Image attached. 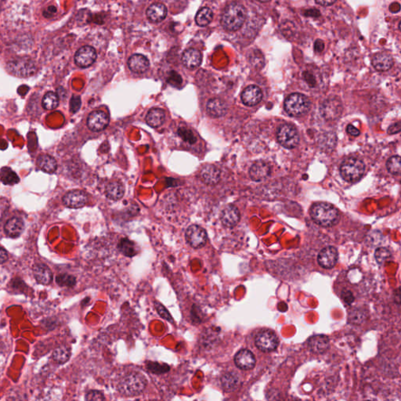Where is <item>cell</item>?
<instances>
[{
    "label": "cell",
    "mask_w": 401,
    "mask_h": 401,
    "mask_svg": "<svg viewBox=\"0 0 401 401\" xmlns=\"http://www.w3.org/2000/svg\"><path fill=\"white\" fill-rule=\"evenodd\" d=\"M311 217L316 224L329 227L339 220V214L336 208L328 203H316L310 210Z\"/></svg>",
    "instance_id": "6da1fadb"
},
{
    "label": "cell",
    "mask_w": 401,
    "mask_h": 401,
    "mask_svg": "<svg viewBox=\"0 0 401 401\" xmlns=\"http://www.w3.org/2000/svg\"><path fill=\"white\" fill-rule=\"evenodd\" d=\"M147 379L144 375L138 372H131L121 379L118 389L122 395L133 397L141 394L147 387Z\"/></svg>",
    "instance_id": "7a4b0ae2"
},
{
    "label": "cell",
    "mask_w": 401,
    "mask_h": 401,
    "mask_svg": "<svg viewBox=\"0 0 401 401\" xmlns=\"http://www.w3.org/2000/svg\"><path fill=\"white\" fill-rule=\"evenodd\" d=\"M245 18L246 10L243 6L237 3L230 4L222 15L221 24L227 31H237L243 25Z\"/></svg>",
    "instance_id": "3957f363"
},
{
    "label": "cell",
    "mask_w": 401,
    "mask_h": 401,
    "mask_svg": "<svg viewBox=\"0 0 401 401\" xmlns=\"http://www.w3.org/2000/svg\"><path fill=\"white\" fill-rule=\"evenodd\" d=\"M365 170V163L362 161L358 158H349L341 165L340 174L347 182H356L363 177Z\"/></svg>",
    "instance_id": "277c9868"
},
{
    "label": "cell",
    "mask_w": 401,
    "mask_h": 401,
    "mask_svg": "<svg viewBox=\"0 0 401 401\" xmlns=\"http://www.w3.org/2000/svg\"><path fill=\"white\" fill-rule=\"evenodd\" d=\"M310 108V102L305 95L302 94H292L286 98L285 109L286 112L292 116H301L307 113Z\"/></svg>",
    "instance_id": "5b68a950"
},
{
    "label": "cell",
    "mask_w": 401,
    "mask_h": 401,
    "mask_svg": "<svg viewBox=\"0 0 401 401\" xmlns=\"http://www.w3.org/2000/svg\"><path fill=\"white\" fill-rule=\"evenodd\" d=\"M7 70L17 77H29L36 72V65L28 57H18L8 62Z\"/></svg>",
    "instance_id": "8992f818"
},
{
    "label": "cell",
    "mask_w": 401,
    "mask_h": 401,
    "mask_svg": "<svg viewBox=\"0 0 401 401\" xmlns=\"http://www.w3.org/2000/svg\"><path fill=\"white\" fill-rule=\"evenodd\" d=\"M277 138L280 144L289 149L297 147L300 142L298 131L290 124H284L278 128Z\"/></svg>",
    "instance_id": "52a82bcc"
},
{
    "label": "cell",
    "mask_w": 401,
    "mask_h": 401,
    "mask_svg": "<svg viewBox=\"0 0 401 401\" xmlns=\"http://www.w3.org/2000/svg\"><path fill=\"white\" fill-rule=\"evenodd\" d=\"M255 342L258 349L263 352L274 351L279 344L276 334L270 330H264L258 334Z\"/></svg>",
    "instance_id": "ba28073f"
},
{
    "label": "cell",
    "mask_w": 401,
    "mask_h": 401,
    "mask_svg": "<svg viewBox=\"0 0 401 401\" xmlns=\"http://www.w3.org/2000/svg\"><path fill=\"white\" fill-rule=\"evenodd\" d=\"M187 241L195 249H200L207 241V233L204 229L198 225L189 226L185 234Z\"/></svg>",
    "instance_id": "9c48e42d"
},
{
    "label": "cell",
    "mask_w": 401,
    "mask_h": 401,
    "mask_svg": "<svg viewBox=\"0 0 401 401\" xmlns=\"http://www.w3.org/2000/svg\"><path fill=\"white\" fill-rule=\"evenodd\" d=\"M97 57L96 50L92 46H83L76 52L75 62L80 68H88L95 62Z\"/></svg>",
    "instance_id": "30bf717a"
},
{
    "label": "cell",
    "mask_w": 401,
    "mask_h": 401,
    "mask_svg": "<svg viewBox=\"0 0 401 401\" xmlns=\"http://www.w3.org/2000/svg\"><path fill=\"white\" fill-rule=\"evenodd\" d=\"M109 123L108 116L102 110H94L87 118L89 129L94 132H99L107 127Z\"/></svg>",
    "instance_id": "8fae6325"
},
{
    "label": "cell",
    "mask_w": 401,
    "mask_h": 401,
    "mask_svg": "<svg viewBox=\"0 0 401 401\" xmlns=\"http://www.w3.org/2000/svg\"><path fill=\"white\" fill-rule=\"evenodd\" d=\"M88 201V197L82 191H72L63 197V203L68 208H82Z\"/></svg>",
    "instance_id": "7c38bea8"
},
{
    "label": "cell",
    "mask_w": 401,
    "mask_h": 401,
    "mask_svg": "<svg viewBox=\"0 0 401 401\" xmlns=\"http://www.w3.org/2000/svg\"><path fill=\"white\" fill-rule=\"evenodd\" d=\"M338 252L334 247H326L320 251L317 257L319 265L323 268L331 269L335 267L338 261Z\"/></svg>",
    "instance_id": "4fadbf2b"
},
{
    "label": "cell",
    "mask_w": 401,
    "mask_h": 401,
    "mask_svg": "<svg viewBox=\"0 0 401 401\" xmlns=\"http://www.w3.org/2000/svg\"><path fill=\"white\" fill-rule=\"evenodd\" d=\"M234 362L241 370H251L256 365V358L250 350H241L234 357Z\"/></svg>",
    "instance_id": "5bb4252c"
},
{
    "label": "cell",
    "mask_w": 401,
    "mask_h": 401,
    "mask_svg": "<svg viewBox=\"0 0 401 401\" xmlns=\"http://www.w3.org/2000/svg\"><path fill=\"white\" fill-rule=\"evenodd\" d=\"M263 99V93L256 86H249L245 89L241 94V100L247 106H255Z\"/></svg>",
    "instance_id": "9a60e30c"
},
{
    "label": "cell",
    "mask_w": 401,
    "mask_h": 401,
    "mask_svg": "<svg viewBox=\"0 0 401 401\" xmlns=\"http://www.w3.org/2000/svg\"><path fill=\"white\" fill-rule=\"evenodd\" d=\"M342 104L339 100L330 99L323 103L321 106V113L327 119H335L342 113Z\"/></svg>",
    "instance_id": "2e32d148"
},
{
    "label": "cell",
    "mask_w": 401,
    "mask_h": 401,
    "mask_svg": "<svg viewBox=\"0 0 401 401\" xmlns=\"http://www.w3.org/2000/svg\"><path fill=\"white\" fill-rule=\"evenodd\" d=\"M271 174V167L267 162L257 161L251 166L249 175L255 181H261L265 180Z\"/></svg>",
    "instance_id": "e0dca14e"
},
{
    "label": "cell",
    "mask_w": 401,
    "mask_h": 401,
    "mask_svg": "<svg viewBox=\"0 0 401 401\" xmlns=\"http://www.w3.org/2000/svg\"><path fill=\"white\" fill-rule=\"evenodd\" d=\"M202 61V54L196 49L185 50L182 56V62L188 69H195L200 66Z\"/></svg>",
    "instance_id": "ac0fdd59"
},
{
    "label": "cell",
    "mask_w": 401,
    "mask_h": 401,
    "mask_svg": "<svg viewBox=\"0 0 401 401\" xmlns=\"http://www.w3.org/2000/svg\"><path fill=\"white\" fill-rule=\"evenodd\" d=\"M221 221L226 227H234L240 220V212L237 207L228 205L222 211Z\"/></svg>",
    "instance_id": "d6986e66"
},
{
    "label": "cell",
    "mask_w": 401,
    "mask_h": 401,
    "mask_svg": "<svg viewBox=\"0 0 401 401\" xmlns=\"http://www.w3.org/2000/svg\"><path fill=\"white\" fill-rule=\"evenodd\" d=\"M308 346L313 353H323L329 347V339L325 335H314L309 338Z\"/></svg>",
    "instance_id": "ffe728a7"
},
{
    "label": "cell",
    "mask_w": 401,
    "mask_h": 401,
    "mask_svg": "<svg viewBox=\"0 0 401 401\" xmlns=\"http://www.w3.org/2000/svg\"><path fill=\"white\" fill-rule=\"evenodd\" d=\"M167 15V8L164 4L157 2L154 3L147 9V18L152 22H160L166 18Z\"/></svg>",
    "instance_id": "44dd1931"
},
{
    "label": "cell",
    "mask_w": 401,
    "mask_h": 401,
    "mask_svg": "<svg viewBox=\"0 0 401 401\" xmlns=\"http://www.w3.org/2000/svg\"><path fill=\"white\" fill-rule=\"evenodd\" d=\"M129 69L135 73H144L149 68V61L141 54H134L128 61Z\"/></svg>",
    "instance_id": "7402d4cb"
},
{
    "label": "cell",
    "mask_w": 401,
    "mask_h": 401,
    "mask_svg": "<svg viewBox=\"0 0 401 401\" xmlns=\"http://www.w3.org/2000/svg\"><path fill=\"white\" fill-rule=\"evenodd\" d=\"M200 178L207 185H215L220 180V171L214 166H206L200 173Z\"/></svg>",
    "instance_id": "603a6c76"
},
{
    "label": "cell",
    "mask_w": 401,
    "mask_h": 401,
    "mask_svg": "<svg viewBox=\"0 0 401 401\" xmlns=\"http://www.w3.org/2000/svg\"><path fill=\"white\" fill-rule=\"evenodd\" d=\"M24 224L22 219L18 217H13L6 222L4 230L6 235L10 237H17L24 231Z\"/></svg>",
    "instance_id": "cb8c5ba5"
},
{
    "label": "cell",
    "mask_w": 401,
    "mask_h": 401,
    "mask_svg": "<svg viewBox=\"0 0 401 401\" xmlns=\"http://www.w3.org/2000/svg\"><path fill=\"white\" fill-rule=\"evenodd\" d=\"M372 65L379 72H386L392 68L394 60L391 56L386 53H379L374 56Z\"/></svg>",
    "instance_id": "d4e9b609"
},
{
    "label": "cell",
    "mask_w": 401,
    "mask_h": 401,
    "mask_svg": "<svg viewBox=\"0 0 401 401\" xmlns=\"http://www.w3.org/2000/svg\"><path fill=\"white\" fill-rule=\"evenodd\" d=\"M33 274L37 282L43 285H49L53 280L50 269L43 263H39L34 267Z\"/></svg>",
    "instance_id": "484cf974"
},
{
    "label": "cell",
    "mask_w": 401,
    "mask_h": 401,
    "mask_svg": "<svg viewBox=\"0 0 401 401\" xmlns=\"http://www.w3.org/2000/svg\"><path fill=\"white\" fill-rule=\"evenodd\" d=\"M206 107L208 114L215 118L224 115L227 110L225 102L218 98H213L208 100Z\"/></svg>",
    "instance_id": "4316f807"
},
{
    "label": "cell",
    "mask_w": 401,
    "mask_h": 401,
    "mask_svg": "<svg viewBox=\"0 0 401 401\" xmlns=\"http://www.w3.org/2000/svg\"><path fill=\"white\" fill-rule=\"evenodd\" d=\"M166 113L160 108H153L150 110L146 116V122L151 127H159L164 123Z\"/></svg>",
    "instance_id": "83f0119b"
},
{
    "label": "cell",
    "mask_w": 401,
    "mask_h": 401,
    "mask_svg": "<svg viewBox=\"0 0 401 401\" xmlns=\"http://www.w3.org/2000/svg\"><path fill=\"white\" fill-rule=\"evenodd\" d=\"M239 377L234 372H227L221 378L222 387L226 392L234 391L238 387Z\"/></svg>",
    "instance_id": "f1b7e54d"
},
{
    "label": "cell",
    "mask_w": 401,
    "mask_h": 401,
    "mask_svg": "<svg viewBox=\"0 0 401 401\" xmlns=\"http://www.w3.org/2000/svg\"><path fill=\"white\" fill-rule=\"evenodd\" d=\"M107 197L110 200H117L122 199L125 193L123 185L118 181H113L107 184L105 190Z\"/></svg>",
    "instance_id": "f546056e"
},
{
    "label": "cell",
    "mask_w": 401,
    "mask_h": 401,
    "mask_svg": "<svg viewBox=\"0 0 401 401\" xmlns=\"http://www.w3.org/2000/svg\"><path fill=\"white\" fill-rule=\"evenodd\" d=\"M37 165L41 170L45 173H53L57 168L55 158L49 155H42L37 159Z\"/></svg>",
    "instance_id": "4dcf8cb0"
},
{
    "label": "cell",
    "mask_w": 401,
    "mask_h": 401,
    "mask_svg": "<svg viewBox=\"0 0 401 401\" xmlns=\"http://www.w3.org/2000/svg\"><path fill=\"white\" fill-rule=\"evenodd\" d=\"M213 13L212 10L208 7H203L199 9L195 17V20L198 25L200 27L208 25L212 21Z\"/></svg>",
    "instance_id": "1f68e13d"
},
{
    "label": "cell",
    "mask_w": 401,
    "mask_h": 401,
    "mask_svg": "<svg viewBox=\"0 0 401 401\" xmlns=\"http://www.w3.org/2000/svg\"><path fill=\"white\" fill-rule=\"evenodd\" d=\"M118 249L124 256H127V257H133L137 254L136 245L133 241H131L127 238H123L121 240L119 245H118Z\"/></svg>",
    "instance_id": "d6a6232c"
},
{
    "label": "cell",
    "mask_w": 401,
    "mask_h": 401,
    "mask_svg": "<svg viewBox=\"0 0 401 401\" xmlns=\"http://www.w3.org/2000/svg\"><path fill=\"white\" fill-rule=\"evenodd\" d=\"M42 104L46 110H54L59 104V97L55 93L47 92L43 97Z\"/></svg>",
    "instance_id": "836d02e7"
},
{
    "label": "cell",
    "mask_w": 401,
    "mask_h": 401,
    "mask_svg": "<svg viewBox=\"0 0 401 401\" xmlns=\"http://www.w3.org/2000/svg\"><path fill=\"white\" fill-rule=\"evenodd\" d=\"M71 356L70 349L66 346L57 347L53 353L54 361L58 364H64L69 360Z\"/></svg>",
    "instance_id": "e575fe53"
},
{
    "label": "cell",
    "mask_w": 401,
    "mask_h": 401,
    "mask_svg": "<svg viewBox=\"0 0 401 401\" xmlns=\"http://www.w3.org/2000/svg\"><path fill=\"white\" fill-rule=\"evenodd\" d=\"M401 158L399 155H395V156L391 157V158L387 161V170L390 173L394 174V175H398L401 173Z\"/></svg>",
    "instance_id": "d590c367"
},
{
    "label": "cell",
    "mask_w": 401,
    "mask_h": 401,
    "mask_svg": "<svg viewBox=\"0 0 401 401\" xmlns=\"http://www.w3.org/2000/svg\"><path fill=\"white\" fill-rule=\"evenodd\" d=\"M56 282L60 286L64 287H73L76 283V279L75 277L69 275V274H60L56 278Z\"/></svg>",
    "instance_id": "8d00e7d4"
},
{
    "label": "cell",
    "mask_w": 401,
    "mask_h": 401,
    "mask_svg": "<svg viewBox=\"0 0 401 401\" xmlns=\"http://www.w3.org/2000/svg\"><path fill=\"white\" fill-rule=\"evenodd\" d=\"M147 368L152 373L159 374L166 373L170 371V366L166 364H160L158 362H147Z\"/></svg>",
    "instance_id": "74e56055"
},
{
    "label": "cell",
    "mask_w": 401,
    "mask_h": 401,
    "mask_svg": "<svg viewBox=\"0 0 401 401\" xmlns=\"http://www.w3.org/2000/svg\"><path fill=\"white\" fill-rule=\"evenodd\" d=\"M178 134L184 141L188 142L190 144H195L196 142V137L195 135L193 134L192 131L187 128H180L178 129Z\"/></svg>",
    "instance_id": "f35d334b"
},
{
    "label": "cell",
    "mask_w": 401,
    "mask_h": 401,
    "mask_svg": "<svg viewBox=\"0 0 401 401\" xmlns=\"http://www.w3.org/2000/svg\"><path fill=\"white\" fill-rule=\"evenodd\" d=\"M155 305L157 311H158V314L160 315L162 318H164L165 320H168L170 322H173V316L170 315V312L166 309L164 305L158 302H155Z\"/></svg>",
    "instance_id": "ab89813d"
},
{
    "label": "cell",
    "mask_w": 401,
    "mask_h": 401,
    "mask_svg": "<svg viewBox=\"0 0 401 401\" xmlns=\"http://www.w3.org/2000/svg\"><path fill=\"white\" fill-rule=\"evenodd\" d=\"M390 251L385 248H379L376 252V259L378 263H383L385 260L390 257Z\"/></svg>",
    "instance_id": "60d3db41"
},
{
    "label": "cell",
    "mask_w": 401,
    "mask_h": 401,
    "mask_svg": "<svg viewBox=\"0 0 401 401\" xmlns=\"http://www.w3.org/2000/svg\"><path fill=\"white\" fill-rule=\"evenodd\" d=\"M168 83L173 87H179L182 83V79L177 72H172L168 77Z\"/></svg>",
    "instance_id": "b9f144b4"
},
{
    "label": "cell",
    "mask_w": 401,
    "mask_h": 401,
    "mask_svg": "<svg viewBox=\"0 0 401 401\" xmlns=\"http://www.w3.org/2000/svg\"><path fill=\"white\" fill-rule=\"evenodd\" d=\"M87 401H103L105 400L104 396L102 393L98 390H91L86 396Z\"/></svg>",
    "instance_id": "7bdbcfd3"
},
{
    "label": "cell",
    "mask_w": 401,
    "mask_h": 401,
    "mask_svg": "<svg viewBox=\"0 0 401 401\" xmlns=\"http://www.w3.org/2000/svg\"><path fill=\"white\" fill-rule=\"evenodd\" d=\"M81 107V99L79 96H73L71 99L70 109L72 112H77Z\"/></svg>",
    "instance_id": "ee69618b"
},
{
    "label": "cell",
    "mask_w": 401,
    "mask_h": 401,
    "mask_svg": "<svg viewBox=\"0 0 401 401\" xmlns=\"http://www.w3.org/2000/svg\"><path fill=\"white\" fill-rule=\"evenodd\" d=\"M401 129V122H396L393 124L388 129V133L390 134H394V133H400Z\"/></svg>",
    "instance_id": "f6af8a7d"
},
{
    "label": "cell",
    "mask_w": 401,
    "mask_h": 401,
    "mask_svg": "<svg viewBox=\"0 0 401 401\" xmlns=\"http://www.w3.org/2000/svg\"><path fill=\"white\" fill-rule=\"evenodd\" d=\"M342 299L346 304H350L353 302V297L352 293L349 291H345L342 293Z\"/></svg>",
    "instance_id": "bcb514c9"
},
{
    "label": "cell",
    "mask_w": 401,
    "mask_h": 401,
    "mask_svg": "<svg viewBox=\"0 0 401 401\" xmlns=\"http://www.w3.org/2000/svg\"><path fill=\"white\" fill-rule=\"evenodd\" d=\"M346 130H347V133L351 136H357L360 135V130L351 124L348 125Z\"/></svg>",
    "instance_id": "7dc6e473"
},
{
    "label": "cell",
    "mask_w": 401,
    "mask_h": 401,
    "mask_svg": "<svg viewBox=\"0 0 401 401\" xmlns=\"http://www.w3.org/2000/svg\"><path fill=\"white\" fill-rule=\"evenodd\" d=\"M56 12H57V9H56L55 6H51L47 8V9L43 12V15H44L46 17H51L55 14Z\"/></svg>",
    "instance_id": "c3c4849f"
},
{
    "label": "cell",
    "mask_w": 401,
    "mask_h": 401,
    "mask_svg": "<svg viewBox=\"0 0 401 401\" xmlns=\"http://www.w3.org/2000/svg\"><path fill=\"white\" fill-rule=\"evenodd\" d=\"M8 255L7 252L5 249L0 248V264L5 263L7 260Z\"/></svg>",
    "instance_id": "681fc988"
},
{
    "label": "cell",
    "mask_w": 401,
    "mask_h": 401,
    "mask_svg": "<svg viewBox=\"0 0 401 401\" xmlns=\"http://www.w3.org/2000/svg\"><path fill=\"white\" fill-rule=\"evenodd\" d=\"M314 49L316 52L323 51L324 49V43H323V41L320 40V39L316 40L315 42Z\"/></svg>",
    "instance_id": "f907efd6"
},
{
    "label": "cell",
    "mask_w": 401,
    "mask_h": 401,
    "mask_svg": "<svg viewBox=\"0 0 401 401\" xmlns=\"http://www.w3.org/2000/svg\"><path fill=\"white\" fill-rule=\"evenodd\" d=\"M336 0H316V2L322 6H330L332 5Z\"/></svg>",
    "instance_id": "816d5d0a"
},
{
    "label": "cell",
    "mask_w": 401,
    "mask_h": 401,
    "mask_svg": "<svg viewBox=\"0 0 401 401\" xmlns=\"http://www.w3.org/2000/svg\"><path fill=\"white\" fill-rule=\"evenodd\" d=\"M395 6H394V3H393L392 5L390 6V10H391V11L392 12H394V13H397V12H399L400 9H401V6H400V4L397 3V2H396Z\"/></svg>",
    "instance_id": "f5cc1de1"
},
{
    "label": "cell",
    "mask_w": 401,
    "mask_h": 401,
    "mask_svg": "<svg viewBox=\"0 0 401 401\" xmlns=\"http://www.w3.org/2000/svg\"><path fill=\"white\" fill-rule=\"evenodd\" d=\"M259 1H260V2H268V1H270V0H259Z\"/></svg>",
    "instance_id": "db71d44e"
}]
</instances>
